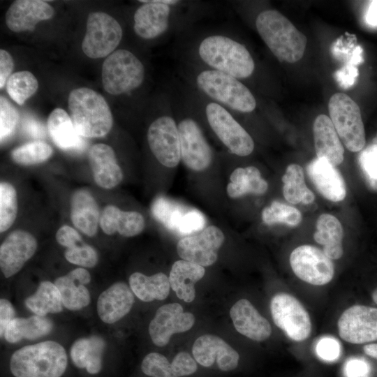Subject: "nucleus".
Listing matches in <instances>:
<instances>
[{
  "mask_svg": "<svg viewBox=\"0 0 377 377\" xmlns=\"http://www.w3.org/2000/svg\"><path fill=\"white\" fill-rule=\"evenodd\" d=\"M256 25L260 37L278 59L293 64L302 58L307 38L280 12L263 11L258 15Z\"/></svg>",
  "mask_w": 377,
  "mask_h": 377,
  "instance_id": "1",
  "label": "nucleus"
},
{
  "mask_svg": "<svg viewBox=\"0 0 377 377\" xmlns=\"http://www.w3.org/2000/svg\"><path fill=\"white\" fill-rule=\"evenodd\" d=\"M67 364L64 347L56 341H45L15 351L10 369L15 377H61Z\"/></svg>",
  "mask_w": 377,
  "mask_h": 377,
  "instance_id": "2",
  "label": "nucleus"
},
{
  "mask_svg": "<svg viewBox=\"0 0 377 377\" xmlns=\"http://www.w3.org/2000/svg\"><path fill=\"white\" fill-rule=\"evenodd\" d=\"M68 106L73 124L83 138L103 137L110 131L112 115L98 92L87 87L75 89L69 94Z\"/></svg>",
  "mask_w": 377,
  "mask_h": 377,
  "instance_id": "3",
  "label": "nucleus"
},
{
  "mask_svg": "<svg viewBox=\"0 0 377 377\" xmlns=\"http://www.w3.org/2000/svg\"><path fill=\"white\" fill-rule=\"evenodd\" d=\"M199 55L209 66L235 78H246L253 72L255 64L247 49L223 36H211L199 46Z\"/></svg>",
  "mask_w": 377,
  "mask_h": 377,
  "instance_id": "4",
  "label": "nucleus"
},
{
  "mask_svg": "<svg viewBox=\"0 0 377 377\" xmlns=\"http://www.w3.org/2000/svg\"><path fill=\"white\" fill-rule=\"evenodd\" d=\"M328 110L334 128L347 149L361 151L366 143L364 127L358 105L347 94H334Z\"/></svg>",
  "mask_w": 377,
  "mask_h": 377,
  "instance_id": "5",
  "label": "nucleus"
},
{
  "mask_svg": "<svg viewBox=\"0 0 377 377\" xmlns=\"http://www.w3.org/2000/svg\"><path fill=\"white\" fill-rule=\"evenodd\" d=\"M197 84L207 96L233 110L250 112L256 106L254 96L245 85L237 78L217 70L200 73Z\"/></svg>",
  "mask_w": 377,
  "mask_h": 377,
  "instance_id": "6",
  "label": "nucleus"
},
{
  "mask_svg": "<svg viewBox=\"0 0 377 377\" xmlns=\"http://www.w3.org/2000/svg\"><path fill=\"white\" fill-rule=\"evenodd\" d=\"M145 69L141 61L131 52L118 50L110 54L102 66V84L112 95L127 93L142 82Z\"/></svg>",
  "mask_w": 377,
  "mask_h": 377,
  "instance_id": "7",
  "label": "nucleus"
},
{
  "mask_svg": "<svg viewBox=\"0 0 377 377\" xmlns=\"http://www.w3.org/2000/svg\"><path fill=\"white\" fill-rule=\"evenodd\" d=\"M121 37V27L114 18L105 13H91L87 17L82 50L90 58L105 57L112 54Z\"/></svg>",
  "mask_w": 377,
  "mask_h": 377,
  "instance_id": "8",
  "label": "nucleus"
},
{
  "mask_svg": "<svg viewBox=\"0 0 377 377\" xmlns=\"http://www.w3.org/2000/svg\"><path fill=\"white\" fill-rule=\"evenodd\" d=\"M270 311L275 325L292 340L302 341L309 337V315L293 295L286 293L276 294L271 300Z\"/></svg>",
  "mask_w": 377,
  "mask_h": 377,
  "instance_id": "9",
  "label": "nucleus"
},
{
  "mask_svg": "<svg viewBox=\"0 0 377 377\" xmlns=\"http://www.w3.org/2000/svg\"><path fill=\"white\" fill-rule=\"evenodd\" d=\"M206 115L212 130L232 153L246 156L253 151L252 138L226 109L211 103L206 107Z\"/></svg>",
  "mask_w": 377,
  "mask_h": 377,
  "instance_id": "10",
  "label": "nucleus"
},
{
  "mask_svg": "<svg viewBox=\"0 0 377 377\" xmlns=\"http://www.w3.org/2000/svg\"><path fill=\"white\" fill-rule=\"evenodd\" d=\"M290 264L299 279L312 285H325L334 276L332 260L323 251L311 245L295 249L290 256Z\"/></svg>",
  "mask_w": 377,
  "mask_h": 377,
  "instance_id": "11",
  "label": "nucleus"
},
{
  "mask_svg": "<svg viewBox=\"0 0 377 377\" xmlns=\"http://www.w3.org/2000/svg\"><path fill=\"white\" fill-rule=\"evenodd\" d=\"M225 240L223 232L215 226L181 239L177 245L179 257L202 267L210 266L218 258V252Z\"/></svg>",
  "mask_w": 377,
  "mask_h": 377,
  "instance_id": "12",
  "label": "nucleus"
},
{
  "mask_svg": "<svg viewBox=\"0 0 377 377\" xmlns=\"http://www.w3.org/2000/svg\"><path fill=\"white\" fill-rule=\"evenodd\" d=\"M147 141L151 152L162 165L174 168L179 164V135L172 118L163 116L154 121L148 128Z\"/></svg>",
  "mask_w": 377,
  "mask_h": 377,
  "instance_id": "13",
  "label": "nucleus"
},
{
  "mask_svg": "<svg viewBox=\"0 0 377 377\" xmlns=\"http://www.w3.org/2000/svg\"><path fill=\"white\" fill-rule=\"evenodd\" d=\"M339 334L355 344L377 340V308L354 305L343 312L338 320Z\"/></svg>",
  "mask_w": 377,
  "mask_h": 377,
  "instance_id": "14",
  "label": "nucleus"
},
{
  "mask_svg": "<svg viewBox=\"0 0 377 377\" xmlns=\"http://www.w3.org/2000/svg\"><path fill=\"white\" fill-rule=\"evenodd\" d=\"M195 322L194 316L184 312L178 303H170L158 309L149 325L152 342L157 346H166L175 333L189 330Z\"/></svg>",
  "mask_w": 377,
  "mask_h": 377,
  "instance_id": "15",
  "label": "nucleus"
},
{
  "mask_svg": "<svg viewBox=\"0 0 377 377\" xmlns=\"http://www.w3.org/2000/svg\"><path fill=\"white\" fill-rule=\"evenodd\" d=\"M178 131L184 165L197 172L206 170L212 161V151L198 125L193 119H185L179 122Z\"/></svg>",
  "mask_w": 377,
  "mask_h": 377,
  "instance_id": "16",
  "label": "nucleus"
},
{
  "mask_svg": "<svg viewBox=\"0 0 377 377\" xmlns=\"http://www.w3.org/2000/svg\"><path fill=\"white\" fill-rule=\"evenodd\" d=\"M36 249V239L29 232L17 230L10 232L0 246V267L4 276L17 273Z\"/></svg>",
  "mask_w": 377,
  "mask_h": 377,
  "instance_id": "17",
  "label": "nucleus"
},
{
  "mask_svg": "<svg viewBox=\"0 0 377 377\" xmlns=\"http://www.w3.org/2000/svg\"><path fill=\"white\" fill-rule=\"evenodd\" d=\"M192 353L195 361L209 367L216 362L221 371L235 369L239 362L238 353L221 338L205 334L199 337L193 343Z\"/></svg>",
  "mask_w": 377,
  "mask_h": 377,
  "instance_id": "18",
  "label": "nucleus"
},
{
  "mask_svg": "<svg viewBox=\"0 0 377 377\" xmlns=\"http://www.w3.org/2000/svg\"><path fill=\"white\" fill-rule=\"evenodd\" d=\"M53 8L46 1L40 0H17L8 8L6 23L14 32L32 31L37 23L51 18Z\"/></svg>",
  "mask_w": 377,
  "mask_h": 377,
  "instance_id": "19",
  "label": "nucleus"
},
{
  "mask_svg": "<svg viewBox=\"0 0 377 377\" xmlns=\"http://www.w3.org/2000/svg\"><path fill=\"white\" fill-rule=\"evenodd\" d=\"M307 173L317 191L327 200L339 202L345 198L346 187L344 179L327 160L315 158L309 164Z\"/></svg>",
  "mask_w": 377,
  "mask_h": 377,
  "instance_id": "20",
  "label": "nucleus"
},
{
  "mask_svg": "<svg viewBox=\"0 0 377 377\" xmlns=\"http://www.w3.org/2000/svg\"><path fill=\"white\" fill-rule=\"evenodd\" d=\"M88 158L94 179L100 187L110 189L122 181L123 172L111 147L103 143L93 145Z\"/></svg>",
  "mask_w": 377,
  "mask_h": 377,
  "instance_id": "21",
  "label": "nucleus"
},
{
  "mask_svg": "<svg viewBox=\"0 0 377 377\" xmlns=\"http://www.w3.org/2000/svg\"><path fill=\"white\" fill-rule=\"evenodd\" d=\"M133 303L134 295L131 288L124 282H117L99 295L98 315L104 323L112 324L125 316Z\"/></svg>",
  "mask_w": 377,
  "mask_h": 377,
  "instance_id": "22",
  "label": "nucleus"
},
{
  "mask_svg": "<svg viewBox=\"0 0 377 377\" xmlns=\"http://www.w3.org/2000/svg\"><path fill=\"white\" fill-rule=\"evenodd\" d=\"M230 315L236 330L253 341H264L272 333L268 320L246 299L238 300L231 307Z\"/></svg>",
  "mask_w": 377,
  "mask_h": 377,
  "instance_id": "23",
  "label": "nucleus"
},
{
  "mask_svg": "<svg viewBox=\"0 0 377 377\" xmlns=\"http://www.w3.org/2000/svg\"><path fill=\"white\" fill-rule=\"evenodd\" d=\"M144 3L134 15V30L142 38L151 39L162 34L168 28L169 5L156 0L139 1Z\"/></svg>",
  "mask_w": 377,
  "mask_h": 377,
  "instance_id": "24",
  "label": "nucleus"
},
{
  "mask_svg": "<svg viewBox=\"0 0 377 377\" xmlns=\"http://www.w3.org/2000/svg\"><path fill=\"white\" fill-rule=\"evenodd\" d=\"M141 369L151 377H181L195 373L197 364L186 352L177 353L171 364L164 355L154 352L145 357Z\"/></svg>",
  "mask_w": 377,
  "mask_h": 377,
  "instance_id": "25",
  "label": "nucleus"
},
{
  "mask_svg": "<svg viewBox=\"0 0 377 377\" xmlns=\"http://www.w3.org/2000/svg\"><path fill=\"white\" fill-rule=\"evenodd\" d=\"M91 281L89 272L81 267L76 268L66 275L54 281L61 297L64 306L69 310H79L87 306L91 300L85 285Z\"/></svg>",
  "mask_w": 377,
  "mask_h": 377,
  "instance_id": "26",
  "label": "nucleus"
},
{
  "mask_svg": "<svg viewBox=\"0 0 377 377\" xmlns=\"http://www.w3.org/2000/svg\"><path fill=\"white\" fill-rule=\"evenodd\" d=\"M314 145L317 158H325L334 166L343 161L344 148L330 118L319 114L313 125Z\"/></svg>",
  "mask_w": 377,
  "mask_h": 377,
  "instance_id": "27",
  "label": "nucleus"
},
{
  "mask_svg": "<svg viewBox=\"0 0 377 377\" xmlns=\"http://www.w3.org/2000/svg\"><path fill=\"white\" fill-rule=\"evenodd\" d=\"M47 131L54 143L61 149L79 152L86 142L76 131L71 117L61 108H55L47 119Z\"/></svg>",
  "mask_w": 377,
  "mask_h": 377,
  "instance_id": "28",
  "label": "nucleus"
},
{
  "mask_svg": "<svg viewBox=\"0 0 377 377\" xmlns=\"http://www.w3.org/2000/svg\"><path fill=\"white\" fill-rule=\"evenodd\" d=\"M99 223L105 234L118 232L124 237L135 236L145 228V219L140 213L123 211L114 205H108L104 208Z\"/></svg>",
  "mask_w": 377,
  "mask_h": 377,
  "instance_id": "29",
  "label": "nucleus"
},
{
  "mask_svg": "<svg viewBox=\"0 0 377 377\" xmlns=\"http://www.w3.org/2000/svg\"><path fill=\"white\" fill-rule=\"evenodd\" d=\"M100 218L98 204L90 192L76 191L71 200V219L74 226L92 237L97 232Z\"/></svg>",
  "mask_w": 377,
  "mask_h": 377,
  "instance_id": "30",
  "label": "nucleus"
},
{
  "mask_svg": "<svg viewBox=\"0 0 377 377\" xmlns=\"http://www.w3.org/2000/svg\"><path fill=\"white\" fill-rule=\"evenodd\" d=\"M205 273L201 265L182 259L177 260L173 263L168 277L170 287L180 300L191 302L195 296V283Z\"/></svg>",
  "mask_w": 377,
  "mask_h": 377,
  "instance_id": "31",
  "label": "nucleus"
},
{
  "mask_svg": "<svg viewBox=\"0 0 377 377\" xmlns=\"http://www.w3.org/2000/svg\"><path fill=\"white\" fill-rule=\"evenodd\" d=\"M104 347V340L98 336L79 339L71 346V360L77 367L86 369L89 374H98L102 367Z\"/></svg>",
  "mask_w": 377,
  "mask_h": 377,
  "instance_id": "32",
  "label": "nucleus"
},
{
  "mask_svg": "<svg viewBox=\"0 0 377 377\" xmlns=\"http://www.w3.org/2000/svg\"><path fill=\"white\" fill-rule=\"evenodd\" d=\"M343 230L340 221L333 215L323 214L317 219L315 241L323 246V252L331 260L343 255Z\"/></svg>",
  "mask_w": 377,
  "mask_h": 377,
  "instance_id": "33",
  "label": "nucleus"
},
{
  "mask_svg": "<svg viewBox=\"0 0 377 377\" xmlns=\"http://www.w3.org/2000/svg\"><path fill=\"white\" fill-rule=\"evenodd\" d=\"M230 180L226 191L232 198H240L246 194L262 195L268 188L267 182L254 166L236 168L231 173Z\"/></svg>",
  "mask_w": 377,
  "mask_h": 377,
  "instance_id": "34",
  "label": "nucleus"
},
{
  "mask_svg": "<svg viewBox=\"0 0 377 377\" xmlns=\"http://www.w3.org/2000/svg\"><path fill=\"white\" fill-rule=\"evenodd\" d=\"M129 285L133 294L144 302L165 300L170 288L169 278L162 272L149 276L134 272L129 277Z\"/></svg>",
  "mask_w": 377,
  "mask_h": 377,
  "instance_id": "35",
  "label": "nucleus"
},
{
  "mask_svg": "<svg viewBox=\"0 0 377 377\" xmlns=\"http://www.w3.org/2000/svg\"><path fill=\"white\" fill-rule=\"evenodd\" d=\"M52 323L38 315L27 318H15L7 326L3 337L11 343L23 339H36L48 334L52 330Z\"/></svg>",
  "mask_w": 377,
  "mask_h": 377,
  "instance_id": "36",
  "label": "nucleus"
},
{
  "mask_svg": "<svg viewBox=\"0 0 377 377\" xmlns=\"http://www.w3.org/2000/svg\"><path fill=\"white\" fill-rule=\"evenodd\" d=\"M24 303L29 310L40 316L61 312L64 306L57 287L48 281L41 282L36 292L28 297Z\"/></svg>",
  "mask_w": 377,
  "mask_h": 377,
  "instance_id": "37",
  "label": "nucleus"
},
{
  "mask_svg": "<svg viewBox=\"0 0 377 377\" xmlns=\"http://www.w3.org/2000/svg\"><path fill=\"white\" fill-rule=\"evenodd\" d=\"M282 182L283 196L290 203L309 205L314 201L315 196L306 187L303 169L298 164L292 163L286 168Z\"/></svg>",
  "mask_w": 377,
  "mask_h": 377,
  "instance_id": "38",
  "label": "nucleus"
},
{
  "mask_svg": "<svg viewBox=\"0 0 377 377\" xmlns=\"http://www.w3.org/2000/svg\"><path fill=\"white\" fill-rule=\"evenodd\" d=\"M36 77L29 71H18L10 76L6 90L10 97L17 104L22 105L38 89Z\"/></svg>",
  "mask_w": 377,
  "mask_h": 377,
  "instance_id": "39",
  "label": "nucleus"
},
{
  "mask_svg": "<svg viewBox=\"0 0 377 377\" xmlns=\"http://www.w3.org/2000/svg\"><path fill=\"white\" fill-rule=\"evenodd\" d=\"M188 210L182 205L163 197L156 198L151 206L154 218L167 228L175 232Z\"/></svg>",
  "mask_w": 377,
  "mask_h": 377,
  "instance_id": "40",
  "label": "nucleus"
},
{
  "mask_svg": "<svg viewBox=\"0 0 377 377\" xmlns=\"http://www.w3.org/2000/svg\"><path fill=\"white\" fill-rule=\"evenodd\" d=\"M50 145L42 142L34 141L21 145L11 153L14 162L21 165H34L47 161L52 154Z\"/></svg>",
  "mask_w": 377,
  "mask_h": 377,
  "instance_id": "41",
  "label": "nucleus"
},
{
  "mask_svg": "<svg viewBox=\"0 0 377 377\" xmlns=\"http://www.w3.org/2000/svg\"><path fill=\"white\" fill-rule=\"evenodd\" d=\"M262 219L267 225L284 223L296 226L302 221V214L297 208L274 200L263 209Z\"/></svg>",
  "mask_w": 377,
  "mask_h": 377,
  "instance_id": "42",
  "label": "nucleus"
},
{
  "mask_svg": "<svg viewBox=\"0 0 377 377\" xmlns=\"http://www.w3.org/2000/svg\"><path fill=\"white\" fill-rule=\"evenodd\" d=\"M17 213V198L14 186L8 182L0 184V231L7 230L14 223Z\"/></svg>",
  "mask_w": 377,
  "mask_h": 377,
  "instance_id": "43",
  "label": "nucleus"
},
{
  "mask_svg": "<svg viewBox=\"0 0 377 377\" xmlns=\"http://www.w3.org/2000/svg\"><path fill=\"white\" fill-rule=\"evenodd\" d=\"M359 163L368 187L377 191V146L374 143L360 153Z\"/></svg>",
  "mask_w": 377,
  "mask_h": 377,
  "instance_id": "44",
  "label": "nucleus"
},
{
  "mask_svg": "<svg viewBox=\"0 0 377 377\" xmlns=\"http://www.w3.org/2000/svg\"><path fill=\"white\" fill-rule=\"evenodd\" d=\"M19 112L4 96L0 97V140L3 143L13 134L19 121Z\"/></svg>",
  "mask_w": 377,
  "mask_h": 377,
  "instance_id": "45",
  "label": "nucleus"
},
{
  "mask_svg": "<svg viewBox=\"0 0 377 377\" xmlns=\"http://www.w3.org/2000/svg\"><path fill=\"white\" fill-rule=\"evenodd\" d=\"M64 256L69 263L84 267H94L98 262V254L96 250L82 242L67 249Z\"/></svg>",
  "mask_w": 377,
  "mask_h": 377,
  "instance_id": "46",
  "label": "nucleus"
},
{
  "mask_svg": "<svg viewBox=\"0 0 377 377\" xmlns=\"http://www.w3.org/2000/svg\"><path fill=\"white\" fill-rule=\"evenodd\" d=\"M205 223V218L201 212L195 209H188L182 217L177 232L191 235L203 230Z\"/></svg>",
  "mask_w": 377,
  "mask_h": 377,
  "instance_id": "47",
  "label": "nucleus"
},
{
  "mask_svg": "<svg viewBox=\"0 0 377 377\" xmlns=\"http://www.w3.org/2000/svg\"><path fill=\"white\" fill-rule=\"evenodd\" d=\"M318 356L328 362L334 361L341 354L339 342L332 337H324L319 340L316 348Z\"/></svg>",
  "mask_w": 377,
  "mask_h": 377,
  "instance_id": "48",
  "label": "nucleus"
},
{
  "mask_svg": "<svg viewBox=\"0 0 377 377\" xmlns=\"http://www.w3.org/2000/svg\"><path fill=\"white\" fill-rule=\"evenodd\" d=\"M343 371L345 377H369L370 366L362 358L352 357L345 363Z\"/></svg>",
  "mask_w": 377,
  "mask_h": 377,
  "instance_id": "49",
  "label": "nucleus"
},
{
  "mask_svg": "<svg viewBox=\"0 0 377 377\" xmlns=\"http://www.w3.org/2000/svg\"><path fill=\"white\" fill-rule=\"evenodd\" d=\"M57 242L67 249L82 242L80 235L72 227L63 226L57 232Z\"/></svg>",
  "mask_w": 377,
  "mask_h": 377,
  "instance_id": "50",
  "label": "nucleus"
},
{
  "mask_svg": "<svg viewBox=\"0 0 377 377\" xmlns=\"http://www.w3.org/2000/svg\"><path fill=\"white\" fill-rule=\"evenodd\" d=\"M358 75L356 66L348 63L335 73V78L343 88L352 86Z\"/></svg>",
  "mask_w": 377,
  "mask_h": 377,
  "instance_id": "51",
  "label": "nucleus"
},
{
  "mask_svg": "<svg viewBox=\"0 0 377 377\" xmlns=\"http://www.w3.org/2000/svg\"><path fill=\"white\" fill-rule=\"evenodd\" d=\"M23 132L33 138H41L45 136V130L43 124L33 117L24 118L22 125Z\"/></svg>",
  "mask_w": 377,
  "mask_h": 377,
  "instance_id": "52",
  "label": "nucleus"
},
{
  "mask_svg": "<svg viewBox=\"0 0 377 377\" xmlns=\"http://www.w3.org/2000/svg\"><path fill=\"white\" fill-rule=\"evenodd\" d=\"M14 67L11 55L6 50H0V88L3 89Z\"/></svg>",
  "mask_w": 377,
  "mask_h": 377,
  "instance_id": "53",
  "label": "nucleus"
},
{
  "mask_svg": "<svg viewBox=\"0 0 377 377\" xmlns=\"http://www.w3.org/2000/svg\"><path fill=\"white\" fill-rule=\"evenodd\" d=\"M15 318V310L11 303L6 300H0V335L3 337L8 324Z\"/></svg>",
  "mask_w": 377,
  "mask_h": 377,
  "instance_id": "54",
  "label": "nucleus"
},
{
  "mask_svg": "<svg viewBox=\"0 0 377 377\" xmlns=\"http://www.w3.org/2000/svg\"><path fill=\"white\" fill-rule=\"evenodd\" d=\"M366 20L371 26H377V1L371 2L366 14Z\"/></svg>",
  "mask_w": 377,
  "mask_h": 377,
  "instance_id": "55",
  "label": "nucleus"
},
{
  "mask_svg": "<svg viewBox=\"0 0 377 377\" xmlns=\"http://www.w3.org/2000/svg\"><path fill=\"white\" fill-rule=\"evenodd\" d=\"M363 350L367 355L377 359V343L367 344L363 347Z\"/></svg>",
  "mask_w": 377,
  "mask_h": 377,
  "instance_id": "56",
  "label": "nucleus"
},
{
  "mask_svg": "<svg viewBox=\"0 0 377 377\" xmlns=\"http://www.w3.org/2000/svg\"><path fill=\"white\" fill-rule=\"evenodd\" d=\"M372 299L374 302L377 304V288L372 293Z\"/></svg>",
  "mask_w": 377,
  "mask_h": 377,
  "instance_id": "57",
  "label": "nucleus"
},
{
  "mask_svg": "<svg viewBox=\"0 0 377 377\" xmlns=\"http://www.w3.org/2000/svg\"><path fill=\"white\" fill-rule=\"evenodd\" d=\"M374 143L377 146V133H376V136Z\"/></svg>",
  "mask_w": 377,
  "mask_h": 377,
  "instance_id": "58",
  "label": "nucleus"
}]
</instances>
